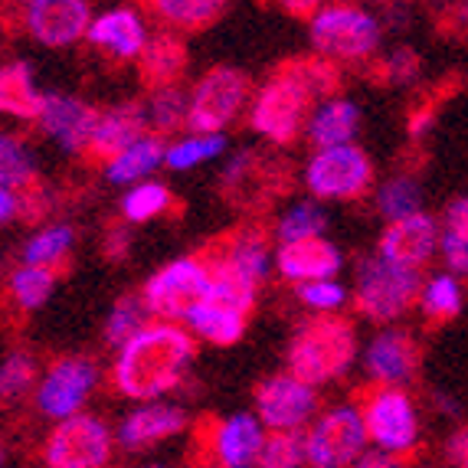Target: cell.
Here are the masks:
<instances>
[{"label": "cell", "mask_w": 468, "mask_h": 468, "mask_svg": "<svg viewBox=\"0 0 468 468\" xmlns=\"http://www.w3.org/2000/svg\"><path fill=\"white\" fill-rule=\"evenodd\" d=\"M197 354L194 337L177 324H148L122 344L112 383L132 399H157L180 387Z\"/></svg>", "instance_id": "obj_1"}, {"label": "cell", "mask_w": 468, "mask_h": 468, "mask_svg": "<svg viewBox=\"0 0 468 468\" xmlns=\"http://www.w3.org/2000/svg\"><path fill=\"white\" fill-rule=\"evenodd\" d=\"M357 354V331L347 318L318 314L295 331L289 347V370L308 387L337 380Z\"/></svg>", "instance_id": "obj_2"}, {"label": "cell", "mask_w": 468, "mask_h": 468, "mask_svg": "<svg viewBox=\"0 0 468 468\" xmlns=\"http://www.w3.org/2000/svg\"><path fill=\"white\" fill-rule=\"evenodd\" d=\"M285 190H292V165L272 151H242L219 177V194L229 207L250 210L252 217L269 210Z\"/></svg>", "instance_id": "obj_3"}, {"label": "cell", "mask_w": 468, "mask_h": 468, "mask_svg": "<svg viewBox=\"0 0 468 468\" xmlns=\"http://www.w3.org/2000/svg\"><path fill=\"white\" fill-rule=\"evenodd\" d=\"M420 272L403 266H393L383 256L360 259L357 266V295H354V308L364 318L377 321H393L403 318L420 298Z\"/></svg>", "instance_id": "obj_4"}, {"label": "cell", "mask_w": 468, "mask_h": 468, "mask_svg": "<svg viewBox=\"0 0 468 468\" xmlns=\"http://www.w3.org/2000/svg\"><path fill=\"white\" fill-rule=\"evenodd\" d=\"M380 43V24L357 7H324L312 16V47L324 59L357 63L377 53Z\"/></svg>", "instance_id": "obj_5"}, {"label": "cell", "mask_w": 468, "mask_h": 468, "mask_svg": "<svg viewBox=\"0 0 468 468\" xmlns=\"http://www.w3.org/2000/svg\"><path fill=\"white\" fill-rule=\"evenodd\" d=\"M250 92L252 82L246 72L233 69V66H217L190 92L187 125L197 134H219L242 112Z\"/></svg>", "instance_id": "obj_6"}, {"label": "cell", "mask_w": 468, "mask_h": 468, "mask_svg": "<svg viewBox=\"0 0 468 468\" xmlns=\"http://www.w3.org/2000/svg\"><path fill=\"white\" fill-rule=\"evenodd\" d=\"M360 399V416L367 426V436L380 445L387 455L413 452L416 439H420V426H416V410L413 399L406 397L397 387H370L367 393H357Z\"/></svg>", "instance_id": "obj_7"}, {"label": "cell", "mask_w": 468, "mask_h": 468, "mask_svg": "<svg viewBox=\"0 0 468 468\" xmlns=\"http://www.w3.org/2000/svg\"><path fill=\"white\" fill-rule=\"evenodd\" d=\"M304 184L321 200H360L374 184V165L357 144H337L312 157Z\"/></svg>", "instance_id": "obj_8"}, {"label": "cell", "mask_w": 468, "mask_h": 468, "mask_svg": "<svg viewBox=\"0 0 468 468\" xmlns=\"http://www.w3.org/2000/svg\"><path fill=\"white\" fill-rule=\"evenodd\" d=\"M367 426L357 406H337L304 436V455L314 468H347L364 455Z\"/></svg>", "instance_id": "obj_9"}, {"label": "cell", "mask_w": 468, "mask_h": 468, "mask_svg": "<svg viewBox=\"0 0 468 468\" xmlns=\"http://www.w3.org/2000/svg\"><path fill=\"white\" fill-rule=\"evenodd\" d=\"M112 459L109 426L95 416H69L43 445L47 468H101Z\"/></svg>", "instance_id": "obj_10"}, {"label": "cell", "mask_w": 468, "mask_h": 468, "mask_svg": "<svg viewBox=\"0 0 468 468\" xmlns=\"http://www.w3.org/2000/svg\"><path fill=\"white\" fill-rule=\"evenodd\" d=\"M269 223H262V217H250L242 219L239 227L219 233L217 239H210L197 252V262L203 269L213 266H233L239 269L242 275H250L252 282L266 279L269 269Z\"/></svg>", "instance_id": "obj_11"}, {"label": "cell", "mask_w": 468, "mask_h": 468, "mask_svg": "<svg viewBox=\"0 0 468 468\" xmlns=\"http://www.w3.org/2000/svg\"><path fill=\"white\" fill-rule=\"evenodd\" d=\"M207 269L190 259H177L171 266H165L161 272L151 275V282L144 285V308L157 318L177 321V318H190L197 304L207 295Z\"/></svg>", "instance_id": "obj_12"}, {"label": "cell", "mask_w": 468, "mask_h": 468, "mask_svg": "<svg viewBox=\"0 0 468 468\" xmlns=\"http://www.w3.org/2000/svg\"><path fill=\"white\" fill-rule=\"evenodd\" d=\"M308 105L312 99L289 82V79L272 76L262 86V92L256 95V105H252V128L259 134H266L272 144H292V141L302 134L304 118H308Z\"/></svg>", "instance_id": "obj_13"}, {"label": "cell", "mask_w": 468, "mask_h": 468, "mask_svg": "<svg viewBox=\"0 0 468 468\" xmlns=\"http://www.w3.org/2000/svg\"><path fill=\"white\" fill-rule=\"evenodd\" d=\"M256 410L275 432H289L318 410V393L292 374H272L256 387Z\"/></svg>", "instance_id": "obj_14"}, {"label": "cell", "mask_w": 468, "mask_h": 468, "mask_svg": "<svg viewBox=\"0 0 468 468\" xmlns=\"http://www.w3.org/2000/svg\"><path fill=\"white\" fill-rule=\"evenodd\" d=\"M95 360L92 357H59L49 367L47 380L39 383L37 403L47 416H59L69 420L76 416V410L86 403L89 390L95 387Z\"/></svg>", "instance_id": "obj_15"}, {"label": "cell", "mask_w": 468, "mask_h": 468, "mask_svg": "<svg viewBox=\"0 0 468 468\" xmlns=\"http://www.w3.org/2000/svg\"><path fill=\"white\" fill-rule=\"evenodd\" d=\"M144 128H148V112L141 109L138 101H122V105L99 115V125H95L92 141H89L82 157L92 167H109L118 154H125L132 148L134 141L144 138Z\"/></svg>", "instance_id": "obj_16"}, {"label": "cell", "mask_w": 468, "mask_h": 468, "mask_svg": "<svg viewBox=\"0 0 468 468\" xmlns=\"http://www.w3.org/2000/svg\"><path fill=\"white\" fill-rule=\"evenodd\" d=\"M24 24L47 47H72L89 37L92 10H89V0H37L27 10Z\"/></svg>", "instance_id": "obj_17"}, {"label": "cell", "mask_w": 468, "mask_h": 468, "mask_svg": "<svg viewBox=\"0 0 468 468\" xmlns=\"http://www.w3.org/2000/svg\"><path fill=\"white\" fill-rule=\"evenodd\" d=\"M439 246V229L436 219L426 213H413V217L393 219L387 233L380 236V256L393 266L413 269L420 272L426 262L432 259Z\"/></svg>", "instance_id": "obj_18"}, {"label": "cell", "mask_w": 468, "mask_h": 468, "mask_svg": "<svg viewBox=\"0 0 468 468\" xmlns=\"http://www.w3.org/2000/svg\"><path fill=\"white\" fill-rule=\"evenodd\" d=\"M99 115L101 112H95L92 105L69 99V95H47L37 122H39V128L47 134H53L69 154H86L95 125H99Z\"/></svg>", "instance_id": "obj_19"}, {"label": "cell", "mask_w": 468, "mask_h": 468, "mask_svg": "<svg viewBox=\"0 0 468 468\" xmlns=\"http://www.w3.org/2000/svg\"><path fill=\"white\" fill-rule=\"evenodd\" d=\"M422 347L410 331H383L374 337L367 351V370L383 387H399V383L413 380L420 370Z\"/></svg>", "instance_id": "obj_20"}, {"label": "cell", "mask_w": 468, "mask_h": 468, "mask_svg": "<svg viewBox=\"0 0 468 468\" xmlns=\"http://www.w3.org/2000/svg\"><path fill=\"white\" fill-rule=\"evenodd\" d=\"M341 269V252L321 236L282 242L279 272L292 282H328Z\"/></svg>", "instance_id": "obj_21"}, {"label": "cell", "mask_w": 468, "mask_h": 468, "mask_svg": "<svg viewBox=\"0 0 468 468\" xmlns=\"http://www.w3.org/2000/svg\"><path fill=\"white\" fill-rule=\"evenodd\" d=\"M187 72V47L174 33H157L154 39L144 43L138 53V76L141 86L157 92V89L180 86V79Z\"/></svg>", "instance_id": "obj_22"}, {"label": "cell", "mask_w": 468, "mask_h": 468, "mask_svg": "<svg viewBox=\"0 0 468 468\" xmlns=\"http://www.w3.org/2000/svg\"><path fill=\"white\" fill-rule=\"evenodd\" d=\"M187 426V413L180 406H165V403H151L141 406L122 422L118 430V442L125 445L128 452L134 449H148L154 442H165V439L177 436L180 430Z\"/></svg>", "instance_id": "obj_23"}, {"label": "cell", "mask_w": 468, "mask_h": 468, "mask_svg": "<svg viewBox=\"0 0 468 468\" xmlns=\"http://www.w3.org/2000/svg\"><path fill=\"white\" fill-rule=\"evenodd\" d=\"M259 449H262V430L256 416L239 413L213 426V452L223 468H256Z\"/></svg>", "instance_id": "obj_24"}, {"label": "cell", "mask_w": 468, "mask_h": 468, "mask_svg": "<svg viewBox=\"0 0 468 468\" xmlns=\"http://www.w3.org/2000/svg\"><path fill=\"white\" fill-rule=\"evenodd\" d=\"M89 39L92 47L105 49V53L118 56V59H138V53L144 49V24L134 10H109L99 20H92L89 27Z\"/></svg>", "instance_id": "obj_25"}, {"label": "cell", "mask_w": 468, "mask_h": 468, "mask_svg": "<svg viewBox=\"0 0 468 468\" xmlns=\"http://www.w3.org/2000/svg\"><path fill=\"white\" fill-rule=\"evenodd\" d=\"M272 76H282V79H289V82H295L312 101H321V99L331 101V99H337V92H341V69L318 53L285 59V63L275 66Z\"/></svg>", "instance_id": "obj_26"}, {"label": "cell", "mask_w": 468, "mask_h": 468, "mask_svg": "<svg viewBox=\"0 0 468 468\" xmlns=\"http://www.w3.org/2000/svg\"><path fill=\"white\" fill-rule=\"evenodd\" d=\"M207 275H210V282H207L203 302L219 308V312H233L239 318H250L252 308H256V282L233 266H213L207 269Z\"/></svg>", "instance_id": "obj_27"}, {"label": "cell", "mask_w": 468, "mask_h": 468, "mask_svg": "<svg viewBox=\"0 0 468 468\" xmlns=\"http://www.w3.org/2000/svg\"><path fill=\"white\" fill-rule=\"evenodd\" d=\"M144 7L171 30L197 33L217 24L227 14L229 0H144Z\"/></svg>", "instance_id": "obj_28"}, {"label": "cell", "mask_w": 468, "mask_h": 468, "mask_svg": "<svg viewBox=\"0 0 468 468\" xmlns=\"http://www.w3.org/2000/svg\"><path fill=\"white\" fill-rule=\"evenodd\" d=\"M360 112L354 101L347 99H331L318 109V115L308 122V141L324 148H337V144H351V138L357 134Z\"/></svg>", "instance_id": "obj_29"}, {"label": "cell", "mask_w": 468, "mask_h": 468, "mask_svg": "<svg viewBox=\"0 0 468 468\" xmlns=\"http://www.w3.org/2000/svg\"><path fill=\"white\" fill-rule=\"evenodd\" d=\"M47 95L33 82L27 63H10L0 69V112L14 118H39Z\"/></svg>", "instance_id": "obj_30"}, {"label": "cell", "mask_w": 468, "mask_h": 468, "mask_svg": "<svg viewBox=\"0 0 468 468\" xmlns=\"http://www.w3.org/2000/svg\"><path fill=\"white\" fill-rule=\"evenodd\" d=\"M165 154H167V148L161 144V138L144 134L141 141H134L125 154H118L115 161L105 167V177H109L112 184H132V180L148 177V174L165 161Z\"/></svg>", "instance_id": "obj_31"}, {"label": "cell", "mask_w": 468, "mask_h": 468, "mask_svg": "<svg viewBox=\"0 0 468 468\" xmlns=\"http://www.w3.org/2000/svg\"><path fill=\"white\" fill-rule=\"evenodd\" d=\"M122 213H125L128 223H148L154 217H180L184 203L165 184H141L122 200Z\"/></svg>", "instance_id": "obj_32"}, {"label": "cell", "mask_w": 468, "mask_h": 468, "mask_svg": "<svg viewBox=\"0 0 468 468\" xmlns=\"http://www.w3.org/2000/svg\"><path fill=\"white\" fill-rule=\"evenodd\" d=\"M56 289V272L49 266H20L7 282V292L20 312H33Z\"/></svg>", "instance_id": "obj_33"}, {"label": "cell", "mask_w": 468, "mask_h": 468, "mask_svg": "<svg viewBox=\"0 0 468 468\" xmlns=\"http://www.w3.org/2000/svg\"><path fill=\"white\" fill-rule=\"evenodd\" d=\"M442 256L452 272L468 275V197L452 200L445 210Z\"/></svg>", "instance_id": "obj_34"}, {"label": "cell", "mask_w": 468, "mask_h": 468, "mask_svg": "<svg viewBox=\"0 0 468 468\" xmlns=\"http://www.w3.org/2000/svg\"><path fill=\"white\" fill-rule=\"evenodd\" d=\"M187 321L200 337H207L210 344H223V347L236 344L242 337V331H246V318H239L233 312H219V308H213L207 302L197 304Z\"/></svg>", "instance_id": "obj_35"}, {"label": "cell", "mask_w": 468, "mask_h": 468, "mask_svg": "<svg viewBox=\"0 0 468 468\" xmlns=\"http://www.w3.org/2000/svg\"><path fill=\"white\" fill-rule=\"evenodd\" d=\"M37 167H33L30 154L20 144V138L14 134H0V187H16V190H30L37 187Z\"/></svg>", "instance_id": "obj_36"}, {"label": "cell", "mask_w": 468, "mask_h": 468, "mask_svg": "<svg viewBox=\"0 0 468 468\" xmlns=\"http://www.w3.org/2000/svg\"><path fill=\"white\" fill-rule=\"evenodd\" d=\"M462 312V292H459V282L452 275H439L426 285L422 292V314L430 321V328H439L445 321L459 318Z\"/></svg>", "instance_id": "obj_37"}, {"label": "cell", "mask_w": 468, "mask_h": 468, "mask_svg": "<svg viewBox=\"0 0 468 468\" xmlns=\"http://www.w3.org/2000/svg\"><path fill=\"white\" fill-rule=\"evenodd\" d=\"M308 462L304 455V436L298 430L289 432H272L262 439L256 468H302Z\"/></svg>", "instance_id": "obj_38"}, {"label": "cell", "mask_w": 468, "mask_h": 468, "mask_svg": "<svg viewBox=\"0 0 468 468\" xmlns=\"http://www.w3.org/2000/svg\"><path fill=\"white\" fill-rule=\"evenodd\" d=\"M144 298L141 295H122L112 308L109 321H105V344L112 347H122L125 341H132L141 328H144Z\"/></svg>", "instance_id": "obj_39"}, {"label": "cell", "mask_w": 468, "mask_h": 468, "mask_svg": "<svg viewBox=\"0 0 468 468\" xmlns=\"http://www.w3.org/2000/svg\"><path fill=\"white\" fill-rule=\"evenodd\" d=\"M187 112H190V95L184 92L180 86L157 89V92H151V112H148L151 118H148V122L161 134L177 132V128L187 122Z\"/></svg>", "instance_id": "obj_40"}, {"label": "cell", "mask_w": 468, "mask_h": 468, "mask_svg": "<svg viewBox=\"0 0 468 468\" xmlns=\"http://www.w3.org/2000/svg\"><path fill=\"white\" fill-rule=\"evenodd\" d=\"M420 203H422V190H420V184H416V177H410V174H399V177H393L390 184L380 190V213L390 219V223L393 219L420 213Z\"/></svg>", "instance_id": "obj_41"}, {"label": "cell", "mask_w": 468, "mask_h": 468, "mask_svg": "<svg viewBox=\"0 0 468 468\" xmlns=\"http://www.w3.org/2000/svg\"><path fill=\"white\" fill-rule=\"evenodd\" d=\"M37 380V357L30 351H16L0 364V403L20 399Z\"/></svg>", "instance_id": "obj_42"}, {"label": "cell", "mask_w": 468, "mask_h": 468, "mask_svg": "<svg viewBox=\"0 0 468 468\" xmlns=\"http://www.w3.org/2000/svg\"><path fill=\"white\" fill-rule=\"evenodd\" d=\"M223 148H227L223 134H197V138L177 141L174 148H167L165 161L174 171H187V167H197V165H203V161L217 157Z\"/></svg>", "instance_id": "obj_43"}, {"label": "cell", "mask_w": 468, "mask_h": 468, "mask_svg": "<svg viewBox=\"0 0 468 468\" xmlns=\"http://www.w3.org/2000/svg\"><path fill=\"white\" fill-rule=\"evenodd\" d=\"M422 69V59L413 53V49H393L390 56H383V59H377L374 66H370V76L377 79V82H383V86H399V82H410V79H416Z\"/></svg>", "instance_id": "obj_44"}, {"label": "cell", "mask_w": 468, "mask_h": 468, "mask_svg": "<svg viewBox=\"0 0 468 468\" xmlns=\"http://www.w3.org/2000/svg\"><path fill=\"white\" fill-rule=\"evenodd\" d=\"M69 246H72V229L53 227V229H47V233H39L37 239L27 246L24 259H27V266H53V262H63Z\"/></svg>", "instance_id": "obj_45"}, {"label": "cell", "mask_w": 468, "mask_h": 468, "mask_svg": "<svg viewBox=\"0 0 468 468\" xmlns=\"http://www.w3.org/2000/svg\"><path fill=\"white\" fill-rule=\"evenodd\" d=\"M324 227H328V217H324L321 207H314V203H298L295 210L279 223V239L282 242L308 239V236L324 233Z\"/></svg>", "instance_id": "obj_46"}, {"label": "cell", "mask_w": 468, "mask_h": 468, "mask_svg": "<svg viewBox=\"0 0 468 468\" xmlns=\"http://www.w3.org/2000/svg\"><path fill=\"white\" fill-rule=\"evenodd\" d=\"M298 298H302L304 304H312V308H318V312H331V308H341L344 304V289L341 285H335V282H304V285H298Z\"/></svg>", "instance_id": "obj_47"}, {"label": "cell", "mask_w": 468, "mask_h": 468, "mask_svg": "<svg viewBox=\"0 0 468 468\" xmlns=\"http://www.w3.org/2000/svg\"><path fill=\"white\" fill-rule=\"evenodd\" d=\"M439 101H442V92H436V95H422V99L416 101V109L410 112V138H422V134L430 132L432 122H436Z\"/></svg>", "instance_id": "obj_48"}, {"label": "cell", "mask_w": 468, "mask_h": 468, "mask_svg": "<svg viewBox=\"0 0 468 468\" xmlns=\"http://www.w3.org/2000/svg\"><path fill=\"white\" fill-rule=\"evenodd\" d=\"M101 252H105L109 262H122V259L132 252V233H128V227H122L118 219H112L109 233H105V239H101Z\"/></svg>", "instance_id": "obj_49"}, {"label": "cell", "mask_w": 468, "mask_h": 468, "mask_svg": "<svg viewBox=\"0 0 468 468\" xmlns=\"http://www.w3.org/2000/svg\"><path fill=\"white\" fill-rule=\"evenodd\" d=\"M445 462L449 468H468V426L455 430L445 442Z\"/></svg>", "instance_id": "obj_50"}, {"label": "cell", "mask_w": 468, "mask_h": 468, "mask_svg": "<svg viewBox=\"0 0 468 468\" xmlns=\"http://www.w3.org/2000/svg\"><path fill=\"white\" fill-rule=\"evenodd\" d=\"M279 4L285 14L298 16V20H312V16L324 7V0H279Z\"/></svg>", "instance_id": "obj_51"}, {"label": "cell", "mask_w": 468, "mask_h": 468, "mask_svg": "<svg viewBox=\"0 0 468 468\" xmlns=\"http://www.w3.org/2000/svg\"><path fill=\"white\" fill-rule=\"evenodd\" d=\"M357 468H406L397 455H387V452H367L357 459Z\"/></svg>", "instance_id": "obj_52"}, {"label": "cell", "mask_w": 468, "mask_h": 468, "mask_svg": "<svg viewBox=\"0 0 468 468\" xmlns=\"http://www.w3.org/2000/svg\"><path fill=\"white\" fill-rule=\"evenodd\" d=\"M16 213H20V200H16V197L10 194L7 187H0V223L14 219Z\"/></svg>", "instance_id": "obj_53"}, {"label": "cell", "mask_w": 468, "mask_h": 468, "mask_svg": "<svg viewBox=\"0 0 468 468\" xmlns=\"http://www.w3.org/2000/svg\"><path fill=\"white\" fill-rule=\"evenodd\" d=\"M33 4H37V0H0V14L10 16V14H14V10H20V7L30 10Z\"/></svg>", "instance_id": "obj_54"}, {"label": "cell", "mask_w": 468, "mask_h": 468, "mask_svg": "<svg viewBox=\"0 0 468 468\" xmlns=\"http://www.w3.org/2000/svg\"><path fill=\"white\" fill-rule=\"evenodd\" d=\"M203 468H210V465H203Z\"/></svg>", "instance_id": "obj_55"}]
</instances>
